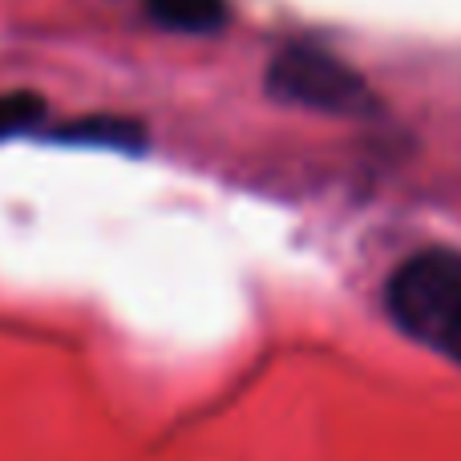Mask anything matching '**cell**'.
I'll list each match as a JSON object with an SVG mask.
<instances>
[{"instance_id": "obj_3", "label": "cell", "mask_w": 461, "mask_h": 461, "mask_svg": "<svg viewBox=\"0 0 461 461\" xmlns=\"http://www.w3.org/2000/svg\"><path fill=\"white\" fill-rule=\"evenodd\" d=\"M57 142H77V146H110V150H142L146 130L134 118H118V113H94V118H77L69 126L57 130Z\"/></svg>"}, {"instance_id": "obj_2", "label": "cell", "mask_w": 461, "mask_h": 461, "mask_svg": "<svg viewBox=\"0 0 461 461\" xmlns=\"http://www.w3.org/2000/svg\"><path fill=\"white\" fill-rule=\"evenodd\" d=\"M263 86H267V94L276 102L332 113V118H368V113L381 110L373 86L352 65H344L340 57H332L328 49L316 45L279 49L267 65Z\"/></svg>"}, {"instance_id": "obj_1", "label": "cell", "mask_w": 461, "mask_h": 461, "mask_svg": "<svg viewBox=\"0 0 461 461\" xmlns=\"http://www.w3.org/2000/svg\"><path fill=\"white\" fill-rule=\"evenodd\" d=\"M384 308L409 340L461 365V251L425 247L384 284Z\"/></svg>"}, {"instance_id": "obj_4", "label": "cell", "mask_w": 461, "mask_h": 461, "mask_svg": "<svg viewBox=\"0 0 461 461\" xmlns=\"http://www.w3.org/2000/svg\"><path fill=\"white\" fill-rule=\"evenodd\" d=\"M146 13L170 32H219L230 16L223 0H146Z\"/></svg>"}, {"instance_id": "obj_5", "label": "cell", "mask_w": 461, "mask_h": 461, "mask_svg": "<svg viewBox=\"0 0 461 461\" xmlns=\"http://www.w3.org/2000/svg\"><path fill=\"white\" fill-rule=\"evenodd\" d=\"M45 118V97L29 94V89H16V94H0V138H13L32 130Z\"/></svg>"}]
</instances>
